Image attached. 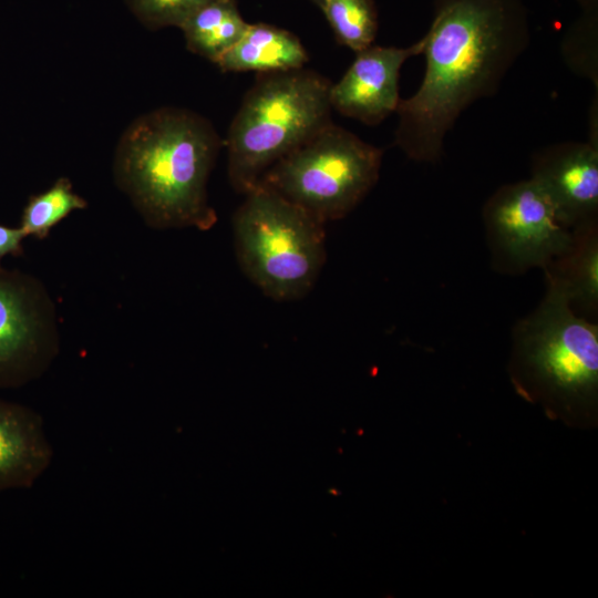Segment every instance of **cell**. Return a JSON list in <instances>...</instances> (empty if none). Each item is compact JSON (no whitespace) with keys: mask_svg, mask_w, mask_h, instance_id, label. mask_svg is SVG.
I'll list each match as a JSON object with an SVG mask.
<instances>
[{"mask_svg":"<svg viewBox=\"0 0 598 598\" xmlns=\"http://www.w3.org/2000/svg\"><path fill=\"white\" fill-rule=\"evenodd\" d=\"M27 236L20 227H9L0 224V260L23 255V240Z\"/></svg>","mask_w":598,"mask_h":598,"instance_id":"d6986e66","label":"cell"},{"mask_svg":"<svg viewBox=\"0 0 598 598\" xmlns=\"http://www.w3.org/2000/svg\"><path fill=\"white\" fill-rule=\"evenodd\" d=\"M52 458L42 416L30 406L0 396V494L31 488Z\"/></svg>","mask_w":598,"mask_h":598,"instance_id":"8fae6325","label":"cell"},{"mask_svg":"<svg viewBox=\"0 0 598 598\" xmlns=\"http://www.w3.org/2000/svg\"><path fill=\"white\" fill-rule=\"evenodd\" d=\"M546 285L558 289L573 311L587 320L598 317V221L571 229L568 248L544 269Z\"/></svg>","mask_w":598,"mask_h":598,"instance_id":"7c38bea8","label":"cell"},{"mask_svg":"<svg viewBox=\"0 0 598 598\" xmlns=\"http://www.w3.org/2000/svg\"><path fill=\"white\" fill-rule=\"evenodd\" d=\"M236 257L247 278L276 301L303 298L326 261L324 224L258 184L233 216Z\"/></svg>","mask_w":598,"mask_h":598,"instance_id":"5b68a950","label":"cell"},{"mask_svg":"<svg viewBox=\"0 0 598 598\" xmlns=\"http://www.w3.org/2000/svg\"><path fill=\"white\" fill-rule=\"evenodd\" d=\"M309 55L292 32L268 23L248 25L240 40L216 63L223 72L274 73L305 68Z\"/></svg>","mask_w":598,"mask_h":598,"instance_id":"4fadbf2b","label":"cell"},{"mask_svg":"<svg viewBox=\"0 0 598 598\" xmlns=\"http://www.w3.org/2000/svg\"><path fill=\"white\" fill-rule=\"evenodd\" d=\"M309 1H311V2H312L315 6H317L319 9L321 8L322 2H323V0H309Z\"/></svg>","mask_w":598,"mask_h":598,"instance_id":"44dd1931","label":"cell"},{"mask_svg":"<svg viewBox=\"0 0 598 598\" xmlns=\"http://www.w3.org/2000/svg\"><path fill=\"white\" fill-rule=\"evenodd\" d=\"M320 10L340 44L355 53L373 44L378 32L373 0H323Z\"/></svg>","mask_w":598,"mask_h":598,"instance_id":"2e32d148","label":"cell"},{"mask_svg":"<svg viewBox=\"0 0 598 598\" xmlns=\"http://www.w3.org/2000/svg\"><path fill=\"white\" fill-rule=\"evenodd\" d=\"M482 218L491 266L502 275L544 269L571 241V230L532 178L498 187L485 202Z\"/></svg>","mask_w":598,"mask_h":598,"instance_id":"52a82bcc","label":"cell"},{"mask_svg":"<svg viewBox=\"0 0 598 598\" xmlns=\"http://www.w3.org/2000/svg\"><path fill=\"white\" fill-rule=\"evenodd\" d=\"M578 2L585 8L586 12H596L597 0H578Z\"/></svg>","mask_w":598,"mask_h":598,"instance_id":"ffe728a7","label":"cell"},{"mask_svg":"<svg viewBox=\"0 0 598 598\" xmlns=\"http://www.w3.org/2000/svg\"><path fill=\"white\" fill-rule=\"evenodd\" d=\"M331 82L306 68L258 74L227 131V174L245 195L279 159L332 123Z\"/></svg>","mask_w":598,"mask_h":598,"instance_id":"277c9868","label":"cell"},{"mask_svg":"<svg viewBox=\"0 0 598 598\" xmlns=\"http://www.w3.org/2000/svg\"><path fill=\"white\" fill-rule=\"evenodd\" d=\"M530 178L568 229L598 221V145L560 142L532 156Z\"/></svg>","mask_w":598,"mask_h":598,"instance_id":"9c48e42d","label":"cell"},{"mask_svg":"<svg viewBox=\"0 0 598 598\" xmlns=\"http://www.w3.org/2000/svg\"><path fill=\"white\" fill-rule=\"evenodd\" d=\"M248 25L236 0H212L192 12L179 29L192 53L216 64Z\"/></svg>","mask_w":598,"mask_h":598,"instance_id":"5bb4252c","label":"cell"},{"mask_svg":"<svg viewBox=\"0 0 598 598\" xmlns=\"http://www.w3.org/2000/svg\"><path fill=\"white\" fill-rule=\"evenodd\" d=\"M212 0H124L130 12L148 30L179 28L196 9Z\"/></svg>","mask_w":598,"mask_h":598,"instance_id":"ac0fdd59","label":"cell"},{"mask_svg":"<svg viewBox=\"0 0 598 598\" xmlns=\"http://www.w3.org/2000/svg\"><path fill=\"white\" fill-rule=\"evenodd\" d=\"M223 146L212 122L200 114L156 109L135 118L121 135L114 182L148 227L209 230L217 214L207 184Z\"/></svg>","mask_w":598,"mask_h":598,"instance_id":"7a4b0ae2","label":"cell"},{"mask_svg":"<svg viewBox=\"0 0 598 598\" xmlns=\"http://www.w3.org/2000/svg\"><path fill=\"white\" fill-rule=\"evenodd\" d=\"M382 158V148L332 122L275 163L258 184L326 225L346 217L371 192Z\"/></svg>","mask_w":598,"mask_h":598,"instance_id":"8992f818","label":"cell"},{"mask_svg":"<svg viewBox=\"0 0 598 598\" xmlns=\"http://www.w3.org/2000/svg\"><path fill=\"white\" fill-rule=\"evenodd\" d=\"M568 68L577 75L590 80L598 92V47L596 12H586L566 34L561 48Z\"/></svg>","mask_w":598,"mask_h":598,"instance_id":"e0dca14e","label":"cell"},{"mask_svg":"<svg viewBox=\"0 0 598 598\" xmlns=\"http://www.w3.org/2000/svg\"><path fill=\"white\" fill-rule=\"evenodd\" d=\"M539 305L517 321L508 372L517 393L566 423L592 421L598 399V327L546 285Z\"/></svg>","mask_w":598,"mask_h":598,"instance_id":"3957f363","label":"cell"},{"mask_svg":"<svg viewBox=\"0 0 598 598\" xmlns=\"http://www.w3.org/2000/svg\"><path fill=\"white\" fill-rule=\"evenodd\" d=\"M59 351L56 308L45 286L31 274L0 267V390L38 380Z\"/></svg>","mask_w":598,"mask_h":598,"instance_id":"ba28073f","label":"cell"},{"mask_svg":"<svg viewBox=\"0 0 598 598\" xmlns=\"http://www.w3.org/2000/svg\"><path fill=\"white\" fill-rule=\"evenodd\" d=\"M422 41L424 75L415 93L400 100L394 145L412 161L434 164L460 115L495 95L527 50V13L522 0H434Z\"/></svg>","mask_w":598,"mask_h":598,"instance_id":"6da1fadb","label":"cell"},{"mask_svg":"<svg viewBox=\"0 0 598 598\" xmlns=\"http://www.w3.org/2000/svg\"><path fill=\"white\" fill-rule=\"evenodd\" d=\"M86 206L87 202L73 190L70 179L60 177L47 190L29 197L19 227L27 237L41 240L72 212Z\"/></svg>","mask_w":598,"mask_h":598,"instance_id":"9a60e30c","label":"cell"},{"mask_svg":"<svg viewBox=\"0 0 598 598\" xmlns=\"http://www.w3.org/2000/svg\"><path fill=\"white\" fill-rule=\"evenodd\" d=\"M423 41L406 48L371 45L360 52L342 78L330 87L332 110L367 125H378L400 103L402 65L422 54Z\"/></svg>","mask_w":598,"mask_h":598,"instance_id":"30bf717a","label":"cell"}]
</instances>
